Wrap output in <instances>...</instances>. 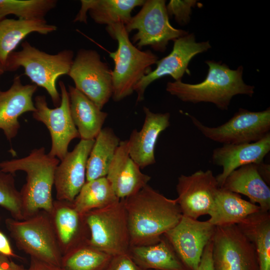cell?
Here are the masks:
<instances>
[{
  "mask_svg": "<svg viewBox=\"0 0 270 270\" xmlns=\"http://www.w3.org/2000/svg\"><path fill=\"white\" fill-rule=\"evenodd\" d=\"M123 200L130 246L158 242L182 216L176 199L167 198L148 184Z\"/></svg>",
  "mask_w": 270,
  "mask_h": 270,
  "instance_id": "cell-1",
  "label": "cell"
},
{
  "mask_svg": "<svg viewBox=\"0 0 270 270\" xmlns=\"http://www.w3.org/2000/svg\"><path fill=\"white\" fill-rule=\"evenodd\" d=\"M205 62L208 66V72L204 80L196 84L182 80L169 82L166 90L184 102H210L222 110L228 109L235 96H252L254 86L244 82L242 66L232 70L225 64L214 60Z\"/></svg>",
  "mask_w": 270,
  "mask_h": 270,
  "instance_id": "cell-2",
  "label": "cell"
},
{
  "mask_svg": "<svg viewBox=\"0 0 270 270\" xmlns=\"http://www.w3.org/2000/svg\"><path fill=\"white\" fill-rule=\"evenodd\" d=\"M59 163L58 158L46 153L44 147L32 150L25 157L0 162V170L5 172L26 174V182L20 191L24 220L40 210L51 212L54 176Z\"/></svg>",
  "mask_w": 270,
  "mask_h": 270,
  "instance_id": "cell-3",
  "label": "cell"
},
{
  "mask_svg": "<svg viewBox=\"0 0 270 270\" xmlns=\"http://www.w3.org/2000/svg\"><path fill=\"white\" fill-rule=\"evenodd\" d=\"M106 31L118 42L116 51L110 53L114 66L112 71V98L119 102L132 94L138 82L150 71L158 56L151 50H142L131 42L124 25L107 26Z\"/></svg>",
  "mask_w": 270,
  "mask_h": 270,
  "instance_id": "cell-4",
  "label": "cell"
},
{
  "mask_svg": "<svg viewBox=\"0 0 270 270\" xmlns=\"http://www.w3.org/2000/svg\"><path fill=\"white\" fill-rule=\"evenodd\" d=\"M74 52L64 50L50 54L36 48L26 40L20 50L12 52L4 66V70L12 72L20 67L24 74L36 86L43 88L56 106L60 104V94L56 88L58 78L68 74L74 60Z\"/></svg>",
  "mask_w": 270,
  "mask_h": 270,
  "instance_id": "cell-5",
  "label": "cell"
},
{
  "mask_svg": "<svg viewBox=\"0 0 270 270\" xmlns=\"http://www.w3.org/2000/svg\"><path fill=\"white\" fill-rule=\"evenodd\" d=\"M5 224L18 248L30 258L61 266L62 254L48 213L40 210L22 220L8 218Z\"/></svg>",
  "mask_w": 270,
  "mask_h": 270,
  "instance_id": "cell-6",
  "label": "cell"
},
{
  "mask_svg": "<svg viewBox=\"0 0 270 270\" xmlns=\"http://www.w3.org/2000/svg\"><path fill=\"white\" fill-rule=\"evenodd\" d=\"M84 217L90 245L112 256L128 253L130 237L123 199L90 210Z\"/></svg>",
  "mask_w": 270,
  "mask_h": 270,
  "instance_id": "cell-7",
  "label": "cell"
},
{
  "mask_svg": "<svg viewBox=\"0 0 270 270\" xmlns=\"http://www.w3.org/2000/svg\"><path fill=\"white\" fill-rule=\"evenodd\" d=\"M166 3L164 0H145L139 12L124 25L128 34L137 30L132 40L138 48L148 46L156 51L164 52L170 41L188 33L170 24Z\"/></svg>",
  "mask_w": 270,
  "mask_h": 270,
  "instance_id": "cell-8",
  "label": "cell"
},
{
  "mask_svg": "<svg viewBox=\"0 0 270 270\" xmlns=\"http://www.w3.org/2000/svg\"><path fill=\"white\" fill-rule=\"evenodd\" d=\"M189 116L206 138L223 144L253 142L270 133V108L259 112L240 108L228 121L216 127L206 126L195 117Z\"/></svg>",
  "mask_w": 270,
  "mask_h": 270,
  "instance_id": "cell-9",
  "label": "cell"
},
{
  "mask_svg": "<svg viewBox=\"0 0 270 270\" xmlns=\"http://www.w3.org/2000/svg\"><path fill=\"white\" fill-rule=\"evenodd\" d=\"M68 75L74 87L101 110L112 97V71L94 50H79Z\"/></svg>",
  "mask_w": 270,
  "mask_h": 270,
  "instance_id": "cell-10",
  "label": "cell"
},
{
  "mask_svg": "<svg viewBox=\"0 0 270 270\" xmlns=\"http://www.w3.org/2000/svg\"><path fill=\"white\" fill-rule=\"evenodd\" d=\"M212 257L214 270H259L254 246L236 224L216 226Z\"/></svg>",
  "mask_w": 270,
  "mask_h": 270,
  "instance_id": "cell-11",
  "label": "cell"
},
{
  "mask_svg": "<svg viewBox=\"0 0 270 270\" xmlns=\"http://www.w3.org/2000/svg\"><path fill=\"white\" fill-rule=\"evenodd\" d=\"M58 84L60 104L54 108H50L44 96H36L34 102L36 110L32 112V116L48 130L52 146L48 154L62 160L68 152L70 142L80 138V135L72 118L68 91L62 81H60Z\"/></svg>",
  "mask_w": 270,
  "mask_h": 270,
  "instance_id": "cell-12",
  "label": "cell"
},
{
  "mask_svg": "<svg viewBox=\"0 0 270 270\" xmlns=\"http://www.w3.org/2000/svg\"><path fill=\"white\" fill-rule=\"evenodd\" d=\"M174 42L172 52L158 60L156 68L144 76L134 86L137 102L144 99V94L148 86L163 76H170L174 81L182 80L184 74L188 72V66L191 60L212 48L208 41L196 42L194 34L188 33Z\"/></svg>",
  "mask_w": 270,
  "mask_h": 270,
  "instance_id": "cell-13",
  "label": "cell"
},
{
  "mask_svg": "<svg viewBox=\"0 0 270 270\" xmlns=\"http://www.w3.org/2000/svg\"><path fill=\"white\" fill-rule=\"evenodd\" d=\"M216 226L182 216L178 224L164 236L188 270H196L204 250L212 239Z\"/></svg>",
  "mask_w": 270,
  "mask_h": 270,
  "instance_id": "cell-14",
  "label": "cell"
},
{
  "mask_svg": "<svg viewBox=\"0 0 270 270\" xmlns=\"http://www.w3.org/2000/svg\"><path fill=\"white\" fill-rule=\"evenodd\" d=\"M220 188L210 170L180 175L176 186V200L182 216L198 220L202 216L210 215Z\"/></svg>",
  "mask_w": 270,
  "mask_h": 270,
  "instance_id": "cell-15",
  "label": "cell"
},
{
  "mask_svg": "<svg viewBox=\"0 0 270 270\" xmlns=\"http://www.w3.org/2000/svg\"><path fill=\"white\" fill-rule=\"evenodd\" d=\"M94 140H80L57 166L54 176L56 198L72 202L86 182L88 158Z\"/></svg>",
  "mask_w": 270,
  "mask_h": 270,
  "instance_id": "cell-16",
  "label": "cell"
},
{
  "mask_svg": "<svg viewBox=\"0 0 270 270\" xmlns=\"http://www.w3.org/2000/svg\"><path fill=\"white\" fill-rule=\"evenodd\" d=\"M49 214L62 256L88 243L90 232L84 215L76 211L72 202L54 200Z\"/></svg>",
  "mask_w": 270,
  "mask_h": 270,
  "instance_id": "cell-17",
  "label": "cell"
},
{
  "mask_svg": "<svg viewBox=\"0 0 270 270\" xmlns=\"http://www.w3.org/2000/svg\"><path fill=\"white\" fill-rule=\"evenodd\" d=\"M37 88L36 84H23L20 76H16L8 90H0V129L8 140L18 134L20 116L36 110L32 97Z\"/></svg>",
  "mask_w": 270,
  "mask_h": 270,
  "instance_id": "cell-18",
  "label": "cell"
},
{
  "mask_svg": "<svg viewBox=\"0 0 270 270\" xmlns=\"http://www.w3.org/2000/svg\"><path fill=\"white\" fill-rule=\"evenodd\" d=\"M270 150V133L255 142L222 144L214 149L212 162L222 168V172L216 176L219 186H222L226 178L236 169L248 164L263 162Z\"/></svg>",
  "mask_w": 270,
  "mask_h": 270,
  "instance_id": "cell-19",
  "label": "cell"
},
{
  "mask_svg": "<svg viewBox=\"0 0 270 270\" xmlns=\"http://www.w3.org/2000/svg\"><path fill=\"white\" fill-rule=\"evenodd\" d=\"M144 121L141 130H134L128 142L130 156L143 168L156 163L154 150L160 133L170 126V114L154 113L144 107Z\"/></svg>",
  "mask_w": 270,
  "mask_h": 270,
  "instance_id": "cell-20",
  "label": "cell"
},
{
  "mask_svg": "<svg viewBox=\"0 0 270 270\" xmlns=\"http://www.w3.org/2000/svg\"><path fill=\"white\" fill-rule=\"evenodd\" d=\"M140 169L130 156L128 140L120 141L106 176L120 200L136 194L148 184L150 177Z\"/></svg>",
  "mask_w": 270,
  "mask_h": 270,
  "instance_id": "cell-21",
  "label": "cell"
},
{
  "mask_svg": "<svg viewBox=\"0 0 270 270\" xmlns=\"http://www.w3.org/2000/svg\"><path fill=\"white\" fill-rule=\"evenodd\" d=\"M222 188L246 196L260 210L269 212L270 188L260 175L256 164L243 166L232 172Z\"/></svg>",
  "mask_w": 270,
  "mask_h": 270,
  "instance_id": "cell-22",
  "label": "cell"
},
{
  "mask_svg": "<svg viewBox=\"0 0 270 270\" xmlns=\"http://www.w3.org/2000/svg\"><path fill=\"white\" fill-rule=\"evenodd\" d=\"M144 0H81L80 8L74 22L87 23V12L94 21L107 26L114 24L126 25L136 7L142 6Z\"/></svg>",
  "mask_w": 270,
  "mask_h": 270,
  "instance_id": "cell-23",
  "label": "cell"
},
{
  "mask_svg": "<svg viewBox=\"0 0 270 270\" xmlns=\"http://www.w3.org/2000/svg\"><path fill=\"white\" fill-rule=\"evenodd\" d=\"M70 111L81 140H94L101 130L108 114L74 86H68Z\"/></svg>",
  "mask_w": 270,
  "mask_h": 270,
  "instance_id": "cell-24",
  "label": "cell"
},
{
  "mask_svg": "<svg viewBox=\"0 0 270 270\" xmlns=\"http://www.w3.org/2000/svg\"><path fill=\"white\" fill-rule=\"evenodd\" d=\"M57 26L49 24L44 18H4L0 21V63L4 66L10 54L28 34L37 32L48 34Z\"/></svg>",
  "mask_w": 270,
  "mask_h": 270,
  "instance_id": "cell-25",
  "label": "cell"
},
{
  "mask_svg": "<svg viewBox=\"0 0 270 270\" xmlns=\"http://www.w3.org/2000/svg\"><path fill=\"white\" fill-rule=\"evenodd\" d=\"M260 210L258 205L244 200L240 194L220 188L208 222L215 226L238 224Z\"/></svg>",
  "mask_w": 270,
  "mask_h": 270,
  "instance_id": "cell-26",
  "label": "cell"
},
{
  "mask_svg": "<svg viewBox=\"0 0 270 270\" xmlns=\"http://www.w3.org/2000/svg\"><path fill=\"white\" fill-rule=\"evenodd\" d=\"M128 254L145 270H188L164 236L153 244L130 246Z\"/></svg>",
  "mask_w": 270,
  "mask_h": 270,
  "instance_id": "cell-27",
  "label": "cell"
},
{
  "mask_svg": "<svg viewBox=\"0 0 270 270\" xmlns=\"http://www.w3.org/2000/svg\"><path fill=\"white\" fill-rule=\"evenodd\" d=\"M254 244L259 270H270V214L260 211L236 224Z\"/></svg>",
  "mask_w": 270,
  "mask_h": 270,
  "instance_id": "cell-28",
  "label": "cell"
},
{
  "mask_svg": "<svg viewBox=\"0 0 270 270\" xmlns=\"http://www.w3.org/2000/svg\"><path fill=\"white\" fill-rule=\"evenodd\" d=\"M120 142L111 128L101 130L88 159L86 182L106 176Z\"/></svg>",
  "mask_w": 270,
  "mask_h": 270,
  "instance_id": "cell-29",
  "label": "cell"
},
{
  "mask_svg": "<svg viewBox=\"0 0 270 270\" xmlns=\"http://www.w3.org/2000/svg\"><path fill=\"white\" fill-rule=\"evenodd\" d=\"M119 200L106 176L86 182L72 203L76 211L84 215Z\"/></svg>",
  "mask_w": 270,
  "mask_h": 270,
  "instance_id": "cell-30",
  "label": "cell"
},
{
  "mask_svg": "<svg viewBox=\"0 0 270 270\" xmlns=\"http://www.w3.org/2000/svg\"><path fill=\"white\" fill-rule=\"evenodd\" d=\"M112 257L88 243L62 256L61 266L65 270H104Z\"/></svg>",
  "mask_w": 270,
  "mask_h": 270,
  "instance_id": "cell-31",
  "label": "cell"
},
{
  "mask_svg": "<svg viewBox=\"0 0 270 270\" xmlns=\"http://www.w3.org/2000/svg\"><path fill=\"white\" fill-rule=\"evenodd\" d=\"M56 0H0V21L10 14L18 18H44L57 4Z\"/></svg>",
  "mask_w": 270,
  "mask_h": 270,
  "instance_id": "cell-32",
  "label": "cell"
},
{
  "mask_svg": "<svg viewBox=\"0 0 270 270\" xmlns=\"http://www.w3.org/2000/svg\"><path fill=\"white\" fill-rule=\"evenodd\" d=\"M14 175L0 170V206L6 209L13 218L22 220L20 194L16 188Z\"/></svg>",
  "mask_w": 270,
  "mask_h": 270,
  "instance_id": "cell-33",
  "label": "cell"
},
{
  "mask_svg": "<svg viewBox=\"0 0 270 270\" xmlns=\"http://www.w3.org/2000/svg\"><path fill=\"white\" fill-rule=\"evenodd\" d=\"M196 4L195 0H171L166 6L168 17L174 16L178 24H186L190 22L192 8Z\"/></svg>",
  "mask_w": 270,
  "mask_h": 270,
  "instance_id": "cell-34",
  "label": "cell"
},
{
  "mask_svg": "<svg viewBox=\"0 0 270 270\" xmlns=\"http://www.w3.org/2000/svg\"><path fill=\"white\" fill-rule=\"evenodd\" d=\"M104 270H147L139 266L128 253L112 256Z\"/></svg>",
  "mask_w": 270,
  "mask_h": 270,
  "instance_id": "cell-35",
  "label": "cell"
},
{
  "mask_svg": "<svg viewBox=\"0 0 270 270\" xmlns=\"http://www.w3.org/2000/svg\"><path fill=\"white\" fill-rule=\"evenodd\" d=\"M212 239L206 246L196 270H214L212 262Z\"/></svg>",
  "mask_w": 270,
  "mask_h": 270,
  "instance_id": "cell-36",
  "label": "cell"
},
{
  "mask_svg": "<svg viewBox=\"0 0 270 270\" xmlns=\"http://www.w3.org/2000/svg\"><path fill=\"white\" fill-rule=\"evenodd\" d=\"M24 270H65L60 266H56L30 258L29 266Z\"/></svg>",
  "mask_w": 270,
  "mask_h": 270,
  "instance_id": "cell-37",
  "label": "cell"
},
{
  "mask_svg": "<svg viewBox=\"0 0 270 270\" xmlns=\"http://www.w3.org/2000/svg\"><path fill=\"white\" fill-rule=\"evenodd\" d=\"M0 254L7 257H18L6 236L0 231Z\"/></svg>",
  "mask_w": 270,
  "mask_h": 270,
  "instance_id": "cell-38",
  "label": "cell"
},
{
  "mask_svg": "<svg viewBox=\"0 0 270 270\" xmlns=\"http://www.w3.org/2000/svg\"><path fill=\"white\" fill-rule=\"evenodd\" d=\"M24 268L12 261L8 257L0 254V270H24Z\"/></svg>",
  "mask_w": 270,
  "mask_h": 270,
  "instance_id": "cell-39",
  "label": "cell"
},
{
  "mask_svg": "<svg viewBox=\"0 0 270 270\" xmlns=\"http://www.w3.org/2000/svg\"><path fill=\"white\" fill-rule=\"evenodd\" d=\"M4 72L5 70L4 66L0 63V78Z\"/></svg>",
  "mask_w": 270,
  "mask_h": 270,
  "instance_id": "cell-40",
  "label": "cell"
}]
</instances>
